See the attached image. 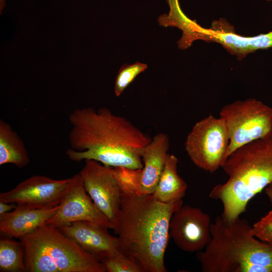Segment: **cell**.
<instances>
[{
    "label": "cell",
    "mask_w": 272,
    "mask_h": 272,
    "mask_svg": "<svg viewBox=\"0 0 272 272\" xmlns=\"http://www.w3.org/2000/svg\"><path fill=\"white\" fill-rule=\"evenodd\" d=\"M17 207L14 203H7L0 201V215L14 210Z\"/></svg>",
    "instance_id": "obj_24"
},
{
    "label": "cell",
    "mask_w": 272,
    "mask_h": 272,
    "mask_svg": "<svg viewBox=\"0 0 272 272\" xmlns=\"http://www.w3.org/2000/svg\"><path fill=\"white\" fill-rule=\"evenodd\" d=\"M178 163L175 155H167L159 181L152 193L160 202L172 203L182 200L185 195L187 185L178 174Z\"/></svg>",
    "instance_id": "obj_16"
},
{
    "label": "cell",
    "mask_w": 272,
    "mask_h": 272,
    "mask_svg": "<svg viewBox=\"0 0 272 272\" xmlns=\"http://www.w3.org/2000/svg\"><path fill=\"white\" fill-rule=\"evenodd\" d=\"M59 229L101 261L120 252L117 237L111 235L105 227L79 221Z\"/></svg>",
    "instance_id": "obj_12"
},
{
    "label": "cell",
    "mask_w": 272,
    "mask_h": 272,
    "mask_svg": "<svg viewBox=\"0 0 272 272\" xmlns=\"http://www.w3.org/2000/svg\"><path fill=\"white\" fill-rule=\"evenodd\" d=\"M79 173L85 189L101 212L114 225L121 206V190L113 167L93 160H85Z\"/></svg>",
    "instance_id": "obj_9"
},
{
    "label": "cell",
    "mask_w": 272,
    "mask_h": 272,
    "mask_svg": "<svg viewBox=\"0 0 272 272\" xmlns=\"http://www.w3.org/2000/svg\"><path fill=\"white\" fill-rule=\"evenodd\" d=\"M221 168L228 179L216 185L209 196L222 202L221 216L230 222L240 217L249 201L272 183V136L237 149Z\"/></svg>",
    "instance_id": "obj_4"
},
{
    "label": "cell",
    "mask_w": 272,
    "mask_h": 272,
    "mask_svg": "<svg viewBox=\"0 0 272 272\" xmlns=\"http://www.w3.org/2000/svg\"><path fill=\"white\" fill-rule=\"evenodd\" d=\"M220 117L227 128V157L239 148L272 136V107L254 98L237 100L223 106Z\"/></svg>",
    "instance_id": "obj_6"
},
{
    "label": "cell",
    "mask_w": 272,
    "mask_h": 272,
    "mask_svg": "<svg viewBox=\"0 0 272 272\" xmlns=\"http://www.w3.org/2000/svg\"><path fill=\"white\" fill-rule=\"evenodd\" d=\"M0 271H27L25 251L21 241L8 238H1Z\"/></svg>",
    "instance_id": "obj_19"
},
{
    "label": "cell",
    "mask_w": 272,
    "mask_h": 272,
    "mask_svg": "<svg viewBox=\"0 0 272 272\" xmlns=\"http://www.w3.org/2000/svg\"><path fill=\"white\" fill-rule=\"evenodd\" d=\"M251 231L259 240L272 245V210L255 223Z\"/></svg>",
    "instance_id": "obj_23"
},
{
    "label": "cell",
    "mask_w": 272,
    "mask_h": 272,
    "mask_svg": "<svg viewBox=\"0 0 272 272\" xmlns=\"http://www.w3.org/2000/svg\"><path fill=\"white\" fill-rule=\"evenodd\" d=\"M70 178L55 180L34 175L20 182L13 189L0 194V201L14 203L30 209H46L59 205Z\"/></svg>",
    "instance_id": "obj_10"
},
{
    "label": "cell",
    "mask_w": 272,
    "mask_h": 272,
    "mask_svg": "<svg viewBox=\"0 0 272 272\" xmlns=\"http://www.w3.org/2000/svg\"><path fill=\"white\" fill-rule=\"evenodd\" d=\"M238 217L228 222L218 216L211 226V239L196 257L203 272H271L272 245L251 233Z\"/></svg>",
    "instance_id": "obj_3"
},
{
    "label": "cell",
    "mask_w": 272,
    "mask_h": 272,
    "mask_svg": "<svg viewBox=\"0 0 272 272\" xmlns=\"http://www.w3.org/2000/svg\"><path fill=\"white\" fill-rule=\"evenodd\" d=\"M19 239L24 249L27 271H106L100 260L59 228L46 223Z\"/></svg>",
    "instance_id": "obj_5"
},
{
    "label": "cell",
    "mask_w": 272,
    "mask_h": 272,
    "mask_svg": "<svg viewBox=\"0 0 272 272\" xmlns=\"http://www.w3.org/2000/svg\"><path fill=\"white\" fill-rule=\"evenodd\" d=\"M170 7L168 15L164 14L158 18L159 24L164 27H176L183 32L181 38L178 41L180 48L189 47L192 42L197 40L199 26L196 23L187 18L182 12L178 0H167Z\"/></svg>",
    "instance_id": "obj_18"
},
{
    "label": "cell",
    "mask_w": 272,
    "mask_h": 272,
    "mask_svg": "<svg viewBox=\"0 0 272 272\" xmlns=\"http://www.w3.org/2000/svg\"><path fill=\"white\" fill-rule=\"evenodd\" d=\"M267 1H271V0H267Z\"/></svg>",
    "instance_id": "obj_27"
},
{
    "label": "cell",
    "mask_w": 272,
    "mask_h": 272,
    "mask_svg": "<svg viewBox=\"0 0 272 272\" xmlns=\"http://www.w3.org/2000/svg\"><path fill=\"white\" fill-rule=\"evenodd\" d=\"M264 192L269 202L272 205V183L264 189Z\"/></svg>",
    "instance_id": "obj_25"
},
{
    "label": "cell",
    "mask_w": 272,
    "mask_h": 272,
    "mask_svg": "<svg viewBox=\"0 0 272 272\" xmlns=\"http://www.w3.org/2000/svg\"><path fill=\"white\" fill-rule=\"evenodd\" d=\"M229 137L221 117L212 115L197 121L188 133L185 150L198 168L210 173L222 167L227 158Z\"/></svg>",
    "instance_id": "obj_7"
},
{
    "label": "cell",
    "mask_w": 272,
    "mask_h": 272,
    "mask_svg": "<svg viewBox=\"0 0 272 272\" xmlns=\"http://www.w3.org/2000/svg\"><path fill=\"white\" fill-rule=\"evenodd\" d=\"M115 178L121 192L138 193L142 169H133L123 167H113Z\"/></svg>",
    "instance_id": "obj_20"
},
{
    "label": "cell",
    "mask_w": 272,
    "mask_h": 272,
    "mask_svg": "<svg viewBox=\"0 0 272 272\" xmlns=\"http://www.w3.org/2000/svg\"><path fill=\"white\" fill-rule=\"evenodd\" d=\"M5 0H0V14H2V11L5 6Z\"/></svg>",
    "instance_id": "obj_26"
},
{
    "label": "cell",
    "mask_w": 272,
    "mask_h": 272,
    "mask_svg": "<svg viewBox=\"0 0 272 272\" xmlns=\"http://www.w3.org/2000/svg\"><path fill=\"white\" fill-rule=\"evenodd\" d=\"M70 147L66 155L74 162L93 160L109 167L142 169V154L150 137L108 108H78L69 116Z\"/></svg>",
    "instance_id": "obj_1"
},
{
    "label": "cell",
    "mask_w": 272,
    "mask_h": 272,
    "mask_svg": "<svg viewBox=\"0 0 272 272\" xmlns=\"http://www.w3.org/2000/svg\"><path fill=\"white\" fill-rule=\"evenodd\" d=\"M30 158L25 145L10 124L0 120V165L13 164L19 168L26 166Z\"/></svg>",
    "instance_id": "obj_17"
},
{
    "label": "cell",
    "mask_w": 272,
    "mask_h": 272,
    "mask_svg": "<svg viewBox=\"0 0 272 272\" xmlns=\"http://www.w3.org/2000/svg\"><path fill=\"white\" fill-rule=\"evenodd\" d=\"M210 216L201 209L182 205L173 214L169 224V235L183 251L199 252L211 239Z\"/></svg>",
    "instance_id": "obj_11"
},
{
    "label": "cell",
    "mask_w": 272,
    "mask_h": 272,
    "mask_svg": "<svg viewBox=\"0 0 272 272\" xmlns=\"http://www.w3.org/2000/svg\"><path fill=\"white\" fill-rule=\"evenodd\" d=\"M200 39L221 44L229 52L239 59L253 52L250 37H244L235 33L234 27L224 19L214 21L210 28L201 27Z\"/></svg>",
    "instance_id": "obj_15"
},
{
    "label": "cell",
    "mask_w": 272,
    "mask_h": 272,
    "mask_svg": "<svg viewBox=\"0 0 272 272\" xmlns=\"http://www.w3.org/2000/svg\"><path fill=\"white\" fill-rule=\"evenodd\" d=\"M169 139L164 133L155 135L142 154L143 167L138 194H152L158 184L168 154Z\"/></svg>",
    "instance_id": "obj_13"
},
{
    "label": "cell",
    "mask_w": 272,
    "mask_h": 272,
    "mask_svg": "<svg viewBox=\"0 0 272 272\" xmlns=\"http://www.w3.org/2000/svg\"><path fill=\"white\" fill-rule=\"evenodd\" d=\"M183 200L164 203L153 195L121 192L120 211L114 231L120 252L132 259L144 272H166L164 255L173 214Z\"/></svg>",
    "instance_id": "obj_2"
},
{
    "label": "cell",
    "mask_w": 272,
    "mask_h": 272,
    "mask_svg": "<svg viewBox=\"0 0 272 272\" xmlns=\"http://www.w3.org/2000/svg\"><path fill=\"white\" fill-rule=\"evenodd\" d=\"M79 221H88L113 230L114 228L88 194L78 173L70 178L58 209L46 224L60 228Z\"/></svg>",
    "instance_id": "obj_8"
},
{
    "label": "cell",
    "mask_w": 272,
    "mask_h": 272,
    "mask_svg": "<svg viewBox=\"0 0 272 272\" xmlns=\"http://www.w3.org/2000/svg\"><path fill=\"white\" fill-rule=\"evenodd\" d=\"M101 262L108 272H144L140 265L121 252Z\"/></svg>",
    "instance_id": "obj_22"
},
{
    "label": "cell",
    "mask_w": 272,
    "mask_h": 272,
    "mask_svg": "<svg viewBox=\"0 0 272 272\" xmlns=\"http://www.w3.org/2000/svg\"><path fill=\"white\" fill-rule=\"evenodd\" d=\"M147 67V64L139 62L122 65L119 70L115 81L114 92L116 96H119L135 78L144 72Z\"/></svg>",
    "instance_id": "obj_21"
},
{
    "label": "cell",
    "mask_w": 272,
    "mask_h": 272,
    "mask_svg": "<svg viewBox=\"0 0 272 272\" xmlns=\"http://www.w3.org/2000/svg\"><path fill=\"white\" fill-rule=\"evenodd\" d=\"M58 208L59 205L46 209H30L17 205L14 210L0 215L1 233L19 239L45 224Z\"/></svg>",
    "instance_id": "obj_14"
}]
</instances>
